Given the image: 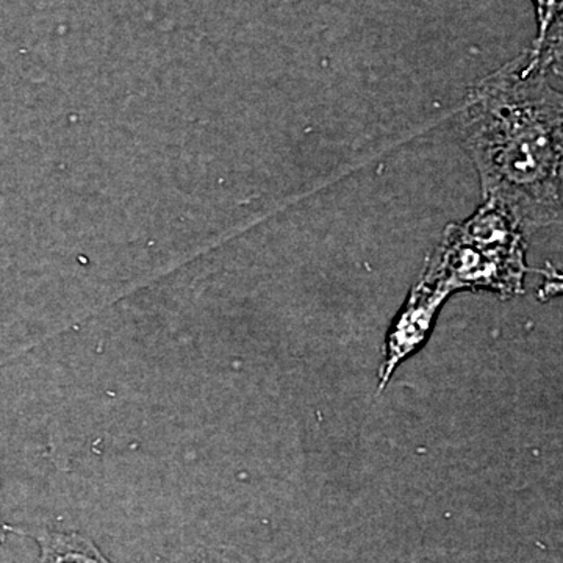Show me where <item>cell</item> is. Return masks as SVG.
Instances as JSON below:
<instances>
[{"label":"cell","mask_w":563,"mask_h":563,"mask_svg":"<svg viewBox=\"0 0 563 563\" xmlns=\"http://www.w3.org/2000/svg\"><path fill=\"white\" fill-rule=\"evenodd\" d=\"M562 22L539 49L484 77L462 118V139L479 174L485 202L521 231L562 213Z\"/></svg>","instance_id":"cell-1"},{"label":"cell","mask_w":563,"mask_h":563,"mask_svg":"<svg viewBox=\"0 0 563 563\" xmlns=\"http://www.w3.org/2000/svg\"><path fill=\"white\" fill-rule=\"evenodd\" d=\"M448 296L450 295L442 288L426 279L415 288L409 302L406 303V309L402 310L401 317L390 333V358H388L385 377H388V373L395 368L396 363L410 354L424 340L437 310Z\"/></svg>","instance_id":"cell-3"},{"label":"cell","mask_w":563,"mask_h":563,"mask_svg":"<svg viewBox=\"0 0 563 563\" xmlns=\"http://www.w3.org/2000/svg\"><path fill=\"white\" fill-rule=\"evenodd\" d=\"M7 531L32 537L40 547L38 563H113L92 540L79 532L13 526H7Z\"/></svg>","instance_id":"cell-4"},{"label":"cell","mask_w":563,"mask_h":563,"mask_svg":"<svg viewBox=\"0 0 563 563\" xmlns=\"http://www.w3.org/2000/svg\"><path fill=\"white\" fill-rule=\"evenodd\" d=\"M532 3L533 9H536L539 32H537V38L533 40L531 47L532 49H539L551 29L562 22L563 0H532Z\"/></svg>","instance_id":"cell-5"},{"label":"cell","mask_w":563,"mask_h":563,"mask_svg":"<svg viewBox=\"0 0 563 563\" xmlns=\"http://www.w3.org/2000/svg\"><path fill=\"white\" fill-rule=\"evenodd\" d=\"M5 533L7 525H3L2 520H0V547H2L3 543H5Z\"/></svg>","instance_id":"cell-7"},{"label":"cell","mask_w":563,"mask_h":563,"mask_svg":"<svg viewBox=\"0 0 563 563\" xmlns=\"http://www.w3.org/2000/svg\"><path fill=\"white\" fill-rule=\"evenodd\" d=\"M169 563H243L239 559L229 558V555L217 553L209 550H192L188 553L179 554Z\"/></svg>","instance_id":"cell-6"},{"label":"cell","mask_w":563,"mask_h":563,"mask_svg":"<svg viewBox=\"0 0 563 563\" xmlns=\"http://www.w3.org/2000/svg\"><path fill=\"white\" fill-rule=\"evenodd\" d=\"M526 273L523 231L503 209L485 202L472 218L451 224L424 279L451 295L483 288L515 295Z\"/></svg>","instance_id":"cell-2"}]
</instances>
